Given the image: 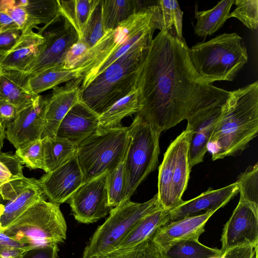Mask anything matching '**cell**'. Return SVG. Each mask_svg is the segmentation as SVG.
<instances>
[{
  "mask_svg": "<svg viewBox=\"0 0 258 258\" xmlns=\"http://www.w3.org/2000/svg\"><path fill=\"white\" fill-rule=\"evenodd\" d=\"M0 26L4 30L19 29L18 26L12 19L5 13L0 10Z\"/></svg>",
  "mask_w": 258,
  "mask_h": 258,
  "instance_id": "obj_48",
  "label": "cell"
},
{
  "mask_svg": "<svg viewBox=\"0 0 258 258\" xmlns=\"http://www.w3.org/2000/svg\"><path fill=\"white\" fill-rule=\"evenodd\" d=\"M90 49L84 42L78 40L68 50L62 64L63 68L72 69L86 62Z\"/></svg>",
  "mask_w": 258,
  "mask_h": 258,
  "instance_id": "obj_41",
  "label": "cell"
},
{
  "mask_svg": "<svg viewBox=\"0 0 258 258\" xmlns=\"http://www.w3.org/2000/svg\"><path fill=\"white\" fill-rule=\"evenodd\" d=\"M4 210V205L2 204H0V220H1V216L3 213ZM0 231H3L1 228V223H0Z\"/></svg>",
  "mask_w": 258,
  "mask_h": 258,
  "instance_id": "obj_51",
  "label": "cell"
},
{
  "mask_svg": "<svg viewBox=\"0 0 258 258\" xmlns=\"http://www.w3.org/2000/svg\"><path fill=\"white\" fill-rule=\"evenodd\" d=\"M43 170L52 171L67 162L76 153L77 146L64 139L46 137L42 139Z\"/></svg>",
  "mask_w": 258,
  "mask_h": 258,
  "instance_id": "obj_30",
  "label": "cell"
},
{
  "mask_svg": "<svg viewBox=\"0 0 258 258\" xmlns=\"http://www.w3.org/2000/svg\"><path fill=\"white\" fill-rule=\"evenodd\" d=\"M93 64V61H89L70 69H64L61 66L46 69L29 76L27 79V87L33 95H38L61 83L84 77Z\"/></svg>",
  "mask_w": 258,
  "mask_h": 258,
  "instance_id": "obj_21",
  "label": "cell"
},
{
  "mask_svg": "<svg viewBox=\"0 0 258 258\" xmlns=\"http://www.w3.org/2000/svg\"><path fill=\"white\" fill-rule=\"evenodd\" d=\"M104 34L102 19L101 0H99L87 24L81 41L91 48Z\"/></svg>",
  "mask_w": 258,
  "mask_h": 258,
  "instance_id": "obj_39",
  "label": "cell"
},
{
  "mask_svg": "<svg viewBox=\"0 0 258 258\" xmlns=\"http://www.w3.org/2000/svg\"><path fill=\"white\" fill-rule=\"evenodd\" d=\"M8 247H15L28 249L26 245L19 243L5 234L3 231H0V251Z\"/></svg>",
  "mask_w": 258,
  "mask_h": 258,
  "instance_id": "obj_46",
  "label": "cell"
},
{
  "mask_svg": "<svg viewBox=\"0 0 258 258\" xmlns=\"http://www.w3.org/2000/svg\"><path fill=\"white\" fill-rule=\"evenodd\" d=\"M27 79L21 72L0 69V99L14 104L19 111L27 106L37 96L28 89Z\"/></svg>",
  "mask_w": 258,
  "mask_h": 258,
  "instance_id": "obj_24",
  "label": "cell"
},
{
  "mask_svg": "<svg viewBox=\"0 0 258 258\" xmlns=\"http://www.w3.org/2000/svg\"><path fill=\"white\" fill-rule=\"evenodd\" d=\"M161 208L157 194L145 203L128 200L112 208L108 218L90 238L82 258L95 257L115 250L141 219Z\"/></svg>",
  "mask_w": 258,
  "mask_h": 258,
  "instance_id": "obj_7",
  "label": "cell"
},
{
  "mask_svg": "<svg viewBox=\"0 0 258 258\" xmlns=\"http://www.w3.org/2000/svg\"><path fill=\"white\" fill-rule=\"evenodd\" d=\"M235 9L229 18H236L248 28L254 30L258 26V1L235 0Z\"/></svg>",
  "mask_w": 258,
  "mask_h": 258,
  "instance_id": "obj_37",
  "label": "cell"
},
{
  "mask_svg": "<svg viewBox=\"0 0 258 258\" xmlns=\"http://www.w3.org/2000/svg\"><path fill=\"white\" fill-rule=\"evenodd\" d=\"M99 116L80 100L66 114L57 129L56 137L77 146L98 131Z\"/></svg>",
  "mask_w": 258,
  "mask_h": 258,
  "instance_id": "obj_19",
  "label": "cell"
},
{
  "mask_svg": "<svg viewBox=\"0 0 258 258\" xmlns=\"http://www.w3.org/2000/svg\"><path fill=\"white\" fill-rule=\"evenodd\" d=\"M239 187L235 182L217 189L209 188L206 191L191 200L183 201L169 211L170 222L215 211L225 206L238 192Z\"/></svg>",
  "mask_w": 258,
  "mask_h": 258,
  "instance_id": "obj_18",
  "label": "cell"
},
{
  "mask_svg": "<svg viewBox=\"0 0 258 258\" xmlns=\"http://www.w3.org/2000/svg\"><path fill=\"white\" fill-rule=\"evenodd\" d=\"M19 29H9L0 32V51L7 50L17 42L21 35Z\"/></svg>",
  "mask_w": 258,
  "mask_h": 258,
  "instance_id": "obj_43",
  "label": "cell"
},
{
  "mask_svg": "<svg viewBox=\"0 0 258 258\" xmlns=\"http://www.w3.org/2000/svg\"><path fill=\"white\" fill-rule=\"evenodd\" d=\"M38 33L44 37V41L35 58L19 72L27 78L49 68L63 66L68 50L79 40L74 27L59 14Z\"/></svg>",
  "mask_w": 258,
  "mask_h": 258,
  "instance_id": "obj_10",
  "label": "cell"
},
{
  "mask_svg": "<svg viewBox=\"0 0 258 258\" xmlns=\"http://www.w3.org/2000/svg\"><path fill=\"white\" fill-rule=\"evenodd\" d=\"M223 254L234 247L250 244L258 247V205L239 199L221 235Z\"/></svg>",
  "mask_w": 258,
  "mask_h": 258,
  "instance_id": "obj_12",
  "label": "cell"
},
{
  "mask_svg": "<svg viewBox=\"0 0 258 258\" xmlns=\"http://www.w3.org/2000/svg\"><path fill=\"white\" fill-rule=\"evenodd\" d=\"M19 111L14 104L0 99V120L6 125L14 119Z\"/></svg>",
  "mask_w": 258,
  "mask_h": 258,
  "instance_id": "obj_44",
  "label": "cell"
},
{
  "mask_svg": "<svg viewBox=\"0 0 258 258\" xmlns=\"http://www.w3.org/2000/svg\"><path fill=\"white\" fill-rule=\"evenodd\" d=\"M3 31H5V30H4L2 28V27L0 26V32Z\"/></svg>",
  "mask_w": 258,
  "mask_h": 258,
  "instance_id": "obj_52",
  "label": "cell"
},
{
  "mask_svg": "<svg viewBox=\"0 0 258 258\" xmlns=\"http://www.w3.org/2000/svg\"><path fill=\"white\" fill-rule=\"evenodd\" d=\"M58 13L67 19L81 40L87 24L99 0H57Z\"/></svg>",
  "mask_w": 258,
  "mask_h": 258,
  "instance_id": "obj_28",
  "label": "cell"
},
{
  "mask_svg": "<svg viewBox=\"0 0 258 258\" xmlns=\"http://www.w3.org/2000/svg\"><path fill=\"white\" fill-rule=\"evenodd\" d=\"M234 2V0H223L218 2L212 9L206 11H199L196 8L195 33L203 37L211 36L219 30L229 18L230 11Z\"/></svg>",
  "mask_w": 258,
  "mask_h": 258,
  "instance_id": "obj_27",
  "label": "cell"
},
{
  "mask_svg": "<svg viewBox=\"0 0 258 258\" xmlns=\"http://www.w3.org/2000/svg\"><path fill=\"white\" fill-rule=\"evenodd\" d=\"M258 247L255 248L250 258H258Z\"/></svg>",
  "mask_w": 258,
  "mask_h": 258,
  "instance_id": "obj_50",
  "label": "cell"
},
{
  "mask_svg": "<svg viewBox=\"0 0 258 258\" xmlns=\"http://www.w3.org/2000/svg\"><path fill=\"white\" fill-rule=\"evenodd\" d=\"M194 68L201 77L212 83L232 81L248 60L243 39L237 33H224L188 49Z\"/></svg>",
  "mask_w": 258,
  "mask_h": 258,
  "instance_id": "obj_4",
  "label": "cell"
},
{
  "mask_svg": "<svg viewBox=\"0 0 258 258\" xmlns=\"http://www.w3.org/2000/svg\"><path fill=\"white\" fill-rule=\"evenodd\" d=\"M258 82L231 91L207 145L213 161L240 154L257 135Z\"/></svg>",
  "mask_w": 258,
  "mask_h": 258,
  "instance_id": "obj_2",
  "label": "cell"
},
{
  "mask_svg": "<svg viewBox=\"0 0 258 258\" xmlns=\"http://www.w3.org/2000/svg\"><path fill=\"white\" fill-rule=\"evenodd\" d=\"M153 34L139 40L85 88L81 89L80 100L100 116L136 88Z\"/></svg>",
  "mask_w": 258,
  "mask_h": 258,
  "instance_id": "obj_3",
  "label": "cell"
},
{
  "mask_svg": "<svg viewBox=\"0 0 258 258\" xmlns=\"http://www.w3.org/2000/svg\"><path fill=\"white\" fill-rule=\"evenodd\" d=\"M25 250L20 248L8 247L0 251V258H19Z\"/></svg>",
  "mask_w": 258,
  "mask_h": 258,
  "instance_id": "obj_47",
  "label": "cell"
},
{
  "mask_svg": "<svg viewBox=\"0 0 258 258\" xmlns=\"http://www.w3.org/2000/svg\"><path fill=\"white\" fill-rule=\"evenodd\" d=\"M57 243L38 246L25 250L19 258H58Z\"/></svg>",
  "mask_w": 258,
  "mask_h": 258,
  "instance_id": "obj_42",
  "label": "cell"
},
{
  "mask_svg": "<svg viewBox=\"0 0 258 258\" xmlns=\"http://www.w3.org/2000/svg\"><path fill=\"white\" fill-rule=\"evenodd\" d=\"M28 17L29 29L38 28L40 24L47 25L58 15L57 0H19Z\"/></svg>",
  "mask_w": 258,
  "mask_h": 258,
  "instance_id": "obj_31",
  "label": "cell"
},
{
  "mask_svg": "<svg viewBox=\"0 0 258 258\" xmlns=\"http://www.w3.org/2000/svg\"><path fill=\"white\" fill-rule=\"evenodd\" d=\"M169 222V211L163 208L148 215L131 229L115 250L126 249L141 243L152 236L158 228Z\"/></svg>",
  "mask_w": 258,
  "mask_h": 258,
  "instance_id": "obj_25",
  "label": "cell"
},
{
  "mask_svg": "<svg viewBox=\"0 0 258 258\" xmlns=\"http://www.w3.org/2000/svg\"><path fill=\"white\" fill-rule=\"evenodd\" d=\"M164 252L165 258H221L222 251L201 243L199 239H188L176 243Z\"/></svg>",
  "mask_w": 258,
  "mask_h": 258,
  "instance_id": "obj_32",
  "label": "cell"
},
{
  "mask_svg": "<svg viewBox=\"0 0 258 258\" xmlns=\"http://www.w3.org/2000/svg\"><path fill=\"white\" fill-rule=\"evenodd\" d=\"M130 142L123 160L126 180L125 201L156 168L160 153L161 133L136 114L128 127Z\"/></svg>",
  "mask_w": 258,
  "mask_h": 258,
  "instance_id": "obj_8",
  "label": "cell"
},
{
  "mask_svg": "<svg viewBox=\"0 0 258 258\" xmlns=\"http://www.w3.org/2000/svg\"><path fill=\"white\" fill-rule=\"evenodd\" d=\"M148 6L135 0H101L102 19L105 33L114 30L121 22L132 15L146 9Z\"/></svg>",
  "mask_w": 258,
  "mask_h": 258,
  "instance_id": "obj_26",
  "label": "cell"
},
{
  "mask_svg": "<svg viewBox=\"0 0 258 258\" xmlns=\"http://www.w3.org/2000/svg\"><path fill=\"white\" fill-rule=\"evenodd\" d=\"M139 107L138 91L135 88L99 116L98 130L105 131L121 126L122 119L136 114Z\"/></svg>",
  "mask_w": 258,
  "mask_h": 258,
  "instance_id": "obj_29",
  "label": "cell"
},
{
  "mask_svg": "<svg viewBox=\"0 0 258 258\" xmlns=\"http://www.w3.org/2000/svg\"><path fill=\"white\" fill-rule=\"evenodd\" d=\"M107 173L84 183L67 201L78 222H96L105 217L112 208L109 205L106 188Z\"/></svg>",
  "mask_w": 258,
  "mask_h": 258,
  "instance_id": "obj_11",
  "label": "cell"
},
{
  "mask_svg": "<svg viewBox=\"0 0 258 258\" xmlns=\"http://www.w3.org/2000/svg\"><path fill=\"white\" fill-rule=\"evenodd\" d=\"M15 155L22 164L28 168L43 170V152L41 138L20 145L16 149Z\"/></svg>",
  "mask_w": 258,
  "mask_h": 258,
  "instance_id": "obj_36",
  "label": "cell"
},
{
  "mask_svg": "<svg viewBox=\"0 0 258 258\" xmlns=\"http://www.w3.org/2000/svg\"><path fill=\"white\" fill-rule=\"evenodd\" d=\"M37 180L49 202L58 205L67 202L84 183L76 153L65 164L46 172Z\"/></svg>",
  "mask_w": 258,
  "mask_h": 258,
  "instance_id": "obj_13",
  "label": "cell"
},
{
  "mask_svg": "<svg viewBox=\"0 0 258 258\" xmlns=\"http://www.w3.org/2000/svg\"><path fill=\"white\" fill-rule=\"evenodd\" d=\"M67 226L59 205L40 199L26 209L3 231L28 249L62 243Z\"/></svg>",
  "mask_w": 258,
  "mask_h": 258,
  "instance_id": "obj_5",
  "label": "cell"
},
{
  "mask_svg": "<svg viewBox=\"0 0 258 258\" xmlns=\"http://www.w3.org/2000/svg\"><path fill=\"white\" fill-rule=\"evenodd\" d=\"M22 163L15 155L0 153V186L14 180L25 177Z\"/></svg>",
  "mask_w": 258,
  "mask_h": 258,
  "instance_id": "obj_38",
  "label": "cell"
},
{
  "mask_svg": "<svg viewBox=\"0 0 258 258\" xmlns=\"http://www.w3.org/2000/svg\"><path fill=\"white\" fill-rule=\"evenodd\" d=\"M227 100L201 109L186 119V127L192 131L188 150L190 169L203 162L209 139Z\"/></svg>",
  "mask_w": 258,
  "mask_h": 258,
  "instance_id": "obj_15",
  "label": "cell"
},
{
  "mask_svg": "<svg viewBox=\"0 0 258 258\" xmlns=\"http://www.w3.org/2000/svg\"><path fill=\"white\" fill-rule=\"evenodd\" d=\"M130 142L128 127L98 130L77 148L84 183L115 168L123 161Z\"/></svg>",
  "mask_w": 258,
  "mask_h": 258,
  "instance_id": "obj_6",
  "label": "cell"
},
{
  "mask_svg": "<svg viewBox=\"0 0 258 258\" xmlns=\"http://www.w3.org/2000/svg\"><path fill=\"white\" fill-rule=\"evenodd\" d=\"M192 131L186 127L168 146L159 168L157 196L162 208L170 211L183 201L189 179L188 150Z\"/></svg>",
  "mask_w": 258,
  "mask_h": 258,
  "instance_id": "obj_9",
  "label": "cell"
},
{
  "mask_svg": "<svg viewBox=\"0 0 258 258\" xmlns=\"http://www.w3.org/2000/svg\"><path fill=\"white\" fill-rule=\"evenodd\" d=\"M0 10L12 19L21 32L29 29L27 13L19 0H0Z\"/></svg>",
  "mask_w": 258,
  "mask_h": 258,
  "instance_id": "obj_40",
  "label": "cell"
},
{
  "mask_svg": "<svg viewBox=\"0 0 258 258\" xmlns=\"http://www.w3.org/2000/svg\"><path fill=\"white\" fill-rule=\"evenodd\" d=\"M150 5L152 20L156 29L184 40L182 35L183 12L175 0H160Z\"/></svg>",
  "mask_w": 258,
  "mask_h": 258,
  "instance_id": "obj_23",
  "label": "cell"
},
{
  "mask_svg": "<svg viewBox=\"0 0 258 258\" xmlns=\"http://www.w3.org/2000/svg\"><path fill=\"white\" fill-rule=\"evenodd\" d=\"M83 77L70 81L60 87L53 88L51 94L45 98V126L41 139L54 138L62 120L72 107L80 100Z\"/></svg>",
  "mask_w": 258,
  "mask_h": 258,
  "instance_id": "obj_16",
  "label": "cell"
},
{
  "mask_svg": "<svg viewBox=\"0 0 258 258\" xmlns=\"http://www.w3.org/2000/svg\"><path fill=\"white\" fill-rule=\"evenodd\" d=\"M106 188L111 207H116L125 201L126 180L123 162L107 173Z\"/></svg>",
  "mask_w": 258,
  "mask_h": 258,
  "instance_id": "obj_34",
  "label": "cell"
},
{
  "mask_svg": "<svg viewBox=\"0 0 258 258\" xmlns=\"http://www.w3.org/2000/svg\"><path fill=\"white\" fill-rule=\"evenodd\" d=\"M44 109L45 98L38 95L6 125V137L15 148L41 138L45 126Z\"/></svg>",
  "mask_w": 258,
  "mask_h": 258,
  "instance_id": "obj_14",
  "label": "cell"
},
{
  "mask_svg": "<svg viewBox=\"0 0 258 258\" xmlns=\"http://www.w3.org/2000/svg\"><path fill=\"white\" fill-rule=\"evenodd\" d=\"M44 41V37L32 29L21 32L11 48L0 51V69L22 72L37 55Z\"/></svg>",
  "mask_w": 258,
  "mask_h": 258,
  "instance_id": "obj_20",
  "label": "cell"
},
{
  "mask_svg": "<svg viewBox=\"0 0 258 258\" xmlns=\"http://www.w3.org/2000/svg\"><path fill=\"white\" fill-rule=\"evenodd\" d=\"M38 180L32 178L15 191V194L4 206L0 223L4 231L27 208L36 201L45 199Z\"/></svg>",
  "mask_w": 258,
  "mask_h": 258,
  "instance_id": "obj_22",
  "label": "cell"
},
{
  "mask_svg": "<svg viewBox=\"0 0 258 258\" xmlns=\"http://www.w3.org/2000/svg\"><path fill=\"white\" fill-rule=\"evenodd\" d=\"M254 248L250 244L237 246L226 251L221 258H250Z\"/></svg>",
  "mask_w": 258,
  "mask_h": 258,
  "instance_id": "obj_45",
  "label": "cell"
},
{
  "mask_svg": "<svg viewBox=\"0 0 258 258\" xmlns=\"http://www.w3.org/2000/svg\"><path fill=\"white\" fill-rule=\"evenodd\" d=\"M6 125L0 120V153L4 145V141L6 137Z\"/></svg>",
  "mask_w": 258,
  "mask_h": 258,
  "instance_id": "obj_49",
  "label": "cell"
},
{
  "mask_svg": "<svg viewBox=\"0 0 258 258\" xmlns=\"http://www.w3.org/2000/svg\"><path fill=\"white\" fill-rule=\"evenodd\" d=\"M236 182L240 199L258 205V163L249 166L239 175Z\"/></svg>",
  "mask_w": 258,
  "mask_h": 258,
  "instance_id": "obj_35",
  "label": "cell"
},
{
  "mask_svg": "<svg viewBox=\"0 0 258 258\" xmlns=\"http://www.w3.org/2000/svg\"><path fill=\"white\" fill-rule=\"evenodd\" d=\"M215 212L208 211L170 221L156 230L153 235V240L164 251L179 241L199 239L205 232L206 223Z\"/></svg>",
  "mask_w": 258,
  "mask_h": 258,
  "instance_id": "obj_17",
  "label": "cell"
},
{
  "mask_svg": "<svg viewBox=\"0 0 258 258\" xmlns=\"http://www.w3.org/2000/svg\"><path fill=\"white\" fill-rule=\"evenodd\" d=\"M153 235L132 247L93 258H165L163 251L153 240Z\"/></svg>",
  "mask_w": 258,
  "mask_h": 258,
  "instance_id": "obj_33",
  "label": "cell"
},
{
  "mask_svg": "<svg viewBox=\"0 0 258 258\" xmlns=\"http://www.w3.org/2000/svg\"><path fill=\"white\" fill-rule=\"evenodd\" d=\"M185 40L160 31L153 39L136 84L141 116L161 133L201 109L227 100L231 91L203 79Z\"/></svg>",
  "mask_w": 258,
  "mask_h": 258,
  "instance_id": "obj_1",
  "label": "cell"
}]
</instances>
